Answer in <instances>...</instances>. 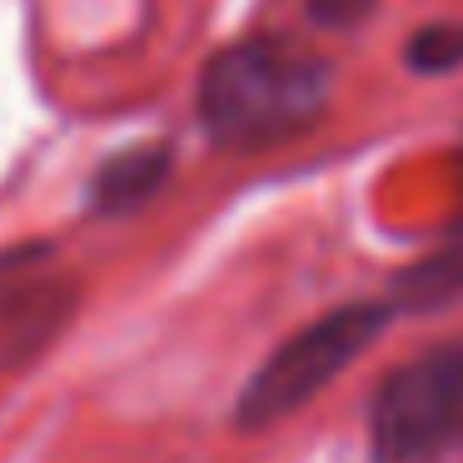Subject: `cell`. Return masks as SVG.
<instances>
[{
    "instance_id": "1",
    "label": "cell",
    "mask_w": 463,
    "mask_h": 463,
    "mask_svg": "<svg viewBox=\"0 0 463 463\" xmlns=\"http://www.w3.org/2000/svg\"><path fill=\"white\" fill-rule=\"evenodd\" d=\"M334 71L304 45L254 35L210 55L200 75V120L230 150H264L304 135L329 110Z\"/></svg>"
},
{
    "instance_id": "2",
    "label": "cell",
    "mask_w": 463,
    "mask_h": 463,
    "mask_svg": "<svg viewBox=\"0 0 463 463\" xmlns=\"http://www.w3.org/2000/svg\"><path fill=\"white\" fill-rule=\"evenodd\" d=\"M379 463H443L463 449V339L399 364L369 403Z\"/></svg>"
},
{
    "instance_id": "3",
    "label": "cell",
    "mask_w": 463,
    "mask_h": 463,
    "mask_svg": "<svg viewBox=\"0 0 463 463\" xmlns=\"http://www.w3.org/2000/svg\"><path fill=\"white\" fill-rule=\"evenodd\" d=\"M393 314H399L393 304H344V309L314 319L309 329L284 339L279 349L264 359V369L244 383L234 419H240L244 429H264V423L304 409L324 383H334L383 329H389Z\"/></svg>"
},
{
    "instance_id": "4",
    "label": "cell",
    "mask_w": 463,
    "mask_h": 463,
    "mask_svg": "<svg viewBox=\"0 0 463 463\" xmlns=\"http://www.w3.org/2000/svg\"><path fill=\"white\" fill-rule=\"evenodd\" d=\"M170 180V145H130V150L110 155L90 180V210L95 214H125L140 210L150 194H160V184Z\"/></svg>"
},
{
    "instance_id": "5",
    "label": "cell",
    "mask_w": 463,
    "mask_h": 463,
    "mask_svg": "<svg viewBox=\"0 0 463 463\" xmlns=\"http://www.w3.org/2000/svg\"><path fill=\"white\" fill-rule=\"evenodd\" d=\"M403 65L413 75H449L463 71V21H433L409 35L403 45Z\"/></svg>"
},
{
    "instance_id": "6",
    "label": "cell",
    "mask_w": 463,
    "mask_h": 463,
    "mask_svg": "<svg viewBox=\"0 0 463 463\" xmlns=\"http://www.w3.org/2000/svg\"><path fill=\"white\" fill-rule=\"evenodd\" d=\"M369 11H373V0H309L314 25H329V31H349V25H359Z\"/></svg>"
}]
</instances>
